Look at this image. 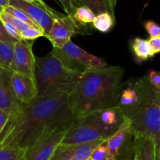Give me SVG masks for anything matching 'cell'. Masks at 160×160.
<instances>
[{
	"mask_svg": "<svg viewBox=\"0 0 160 160\" xmlns=\"http://www.w3.org/2000/svg\"><path fill=\"white\" fill-rule=\"evenodd\" d=\"M88 160H92V159H88Z\"/></svg>",
	"mask_w": 160,
	"mask_h": 160,
	"instance_id": "40",
	"label": "cell"
},
{
	"mask_svg": "<svg viewBox=\"0 0 160 160\" xmlns=\"http://www.w3.org/2000/svg\"><path fill=\"white\" fill-rule=\"evenodd\" d=\"M131 48L138 62L145 61L154 56L148 41L146 39L135 38L131 42Z\"/></svg>",
	"mask_w": 160,
	"mask_h": 160,
	"instance_id": "17",
	"label": "cell"
},
{
	"mask_svg": "<svg viewBox=\"0 0 160 160\" xmlns=\"http://www.w3.org/2000/svg\"><path fill=\"white\" fill-rule=\"evenodd\" d=\"M9 6L23 11L34 24L43 31L45 37L49 34L54 18L62 14L52 9H44L37 5L26 2L22 0H9Z\"/></svg>",
	"mask_w": 160,
	"mask_h": 160,
	"instance_id": "9",
	"label": "cell"
},
{
	"mask_svg": "<svg viewBox=\"0 0 160 160\" xmlns=\"http://www.w3.org/2000/svg\"><path fill=\"white\" fill-rule=\"evenodd\" d=\"M107 160H118L123 152L134 153V136L128 118H125L117 132L109 138Z\"/></svg>",
	"mask_w": 160,
	"mask_h": 160,
	"instance_id": "11",
	"label": "cell"
},
{
	"mask_svg": "<svg viewBox=\"0 0 160 160\" xmlns=\"http://www.w3.org/2000/svg\"><path fill=\"white\" fill-rule=\"evenodd\" d=\"M148 78L150 84L156 90L160 92V72H158L154 70H151L148 74Z\"/></svg>",
	"mask_w": 160,
	"mask_h": 160,
	"instance_id": "30",
	"label": "cell"
},
{
	"mask_svg": "<svg viewBox=\"0 0 160 160\" xmlns=\"http://www.w3.org/2000/svg\"><path fill=\"white\" fill-rule=\"evenodd\" d=\"M27 149L0 144V160H25Z\"/></svg>",
	"mask_w": 160,
	"mask_h": 160,
	"instance_id": "19",
	"label": "cell"
},
{
	"mask_svg": "<svg viewBox=\"0 0 160 160\" xmlns=\"http://www.w3.org/2000/svg\"><path fill=\"white\" fill-rule=\"evenodd\" d=\"M2 12V11H1V10H0V12Z\"/></svg>",
	"mask_w": 160,
	"mask_h": 160,
	"instance_id": "41",
	"label": "cell"
},
{
	"mask_svg": "<svg viewBox=\"0 0 160 160\" xmlns=\"http://www.w3.org/2000/svg\"><path fill=\"white\" fill-rule=\"evenodd\" d=\"M138 98L132 109L125 115L134 137L152 139L160 145V92L148 81V76L135 81Z\"/></svg>",
	"mask_w": 160,
	"mask_h": 160,
	"instance_id": "3",
	"label": "cell"
},
{
	"mask_svg": "<svg viewBox=\"0 0 160 160\" xmlns=\"http://www.w3.org/2000/svg\"><path fill=\"white\" fill-rule=\"evenodd\" d=\"M72 16L77 21L81 23V24L86 25L87 23H92L96 15L88 6H81L76 8Z\"/></svg>",
	"mask_w": 160,
	"mask_h": 160,
	"instance_id": "22",
	"label": "cell"
},
{
	"mask_svg": "<svg viewBox=\"0 0 160 160\" xmlns=\"http://www.w3.org/2000/svg\"><path fill=\"white\" fill-rule=\"evenodd\" d=\"M138 98V94L136 82L134 84L131 83L129 85L126 87L123 86V91H122L117 106L121 110L124 117L132 109L137 102Z\"/></svg>",
	"mask_w": 160,
	"mask_h": 160,
	"instance_id": "16",
	"label": "cell"
},
{
	"mask_svg": "<svg viewBox=\"0 0 160 160\" xmlns=\"http://www.w3.org/2000/svg\"><path fill=\"white\" fill-rule=\"evenodd\" d=\"M73 120L68 95L37 97L9 117L0 144L28 149L47 133L69 127Z\"/></svg>",
	"mask_w": 160,
	"mask_h": 160,
	"instance_id": "1",
	"label": "cell"
},
{
	"mask_svg": "<svg viewBox=\"0 0 160 160\" xmlns=\"http://www.w3.org/2000/svg\"><path fill=\"white\" fill-rule=\"evenodd\" d=\"M78 6H88L95 12V15L109 12L114 16V9L111 7L109 0H78Z\"/></svg>",
	"mask_w": 160,
	"mask_h": 160,
	"instance_id": "18",
	"label": "cell"
},
{
	"mask_svg": "<svg viewBox=\"0 0 160 160\" xmlns=\"http://www.w3.org/2000/svg\"><path fill=\"white\" fill-rule=\"evenodd\" d=\"M21 38L27 41H34L40 37H45V34L37 27H29L20 32Z\"/></svg>",
	"mask_w": 160,
	"mask_h": 160,
	"instance_id": "24",
	"label": "cell"
},
{
	"mask_svg": "<svg viewBox=\"0 0 160 160\" xmlns=\"http://www.w3.org/2000/svg\"><path fill=\"white\" fill-rule=\"evenodd\" d=\"M0 20H6V21L9 22L11 24L13 25L15 28H17V30H18L20 32H21L22 31H23V30L27 29L28 28L31 27L30 25H28V23L20 21V20L17 19L16 17H12V15L9 14L8 12H6V11L4 10H2L0 12Z\"/></svg>",
	"mask_w": 160,
	"mask_h": 160,
	"instance_id": "25",
	"label": "cell"
},
{
	"mask_svg": "<svg viewBox=\"0 0 160 160\" xmlns=\"http://www.w3.org/2000/svg\"><path fill=\"white\" fill-rule=\"evenodd\" d=\"M3 10L6 11V12H8V13L10 14V15H12V17H16L17 19L20 20V21L28 23V24L30 25V26L37 27L35 24H34V22L31 20V18H30V17H28V16L23 11H22L21 9H17V8L13 7V6H8L7 7L5 8Z\"/></svg>",
	"mask_w": 160,
	"mask_h": 160,
	"instance_id": "23",
	"label": "cell"
},
{
	"mask_svg": "<svg viewBox=\"0 0 160 160\" xmlns=\"http://www.w3.org/2000/svg\"><path fill=\"white\" fill-rule=\"evenodd\" d=\"M115 17L109 12H101L95 16L93 20L94 28L98 31L107 33L110 31L115 23Z\"/></svg>",
	"mask_w": 160,
	"mask_h": 160,
	"instance_id": "20",
	"label": "cell"
},
{
	"mask_svg": "<svg viewBox=\"0 0 160 160\" xmlns=\"http://www.w3.org/2000/svg\"><path fill=\"white\" fill-rule=\"evenodd\" d=\"M148 41L154 55L160 52V37L150 38Z\"/></svg>",
	"mask_w": 160,
	"mask_h": 160,
	"instance_id": "33",
	"label": "cell"
},
{
	"mask_svg": "<svg viewBox=\"0 0 160 160\" xmlns=\"http://www.w3.org/2000/svg\"><path fill=\"white\" fill-rule=\"evenodd\" d=\"M12 71L0 67V110L4 111L9 117L18 112L21 107L14 95L11 85V74Z\"/></svg>",
	"mask_w": 160,
	"mask_h": 160,
	"instance_id": "12",
	"label": "cell"
},
{
	"mask_svg": "<svg viewBox=\"0 0 160 160\" xmlns=\"http://www.w3.org/2000/svg\"><path fill=\"white\" fill-rule=\"evenodd\" d=\"M134 153L139 160H158L157 146L148 138L134 137Z\"/></svg>",
	"mask_w": 160,
	"mask_h": 160,
	"instance_id": "15",
	"label": "cell"
},
{
	"mask_svg": "<svg viewBox=\"0 0 160 160\" xmlns=\"http://www.w3.org/2000/svg\"><path fill=\"white\" fill-rule=\"evenodd\" d=\"M51 53L57 57L66 67L79 73L94 67L107 66L106 61L90 54L72 41L67 42L62 48L53 47Z\"/></svg>",
	"mask_w": 160,
	"mask_h": 160,
	"instance_id": "6",
	"label": "cell"
},
{
	"mask_svg": "<svg viewBox=\"0 0 160 160\" xmlns=\"http://www.w3.org/2000/svg\"><path fill=\"white\" fill-rule=\"evenodd\" d=\"M67 12V15H73L75 9L78 7V0H58Z\"/></svg>",
	"mask_w": 160,
	"mask_h": 160,
	"instance_id": "28",
	"label": "cell"
},
{
	"mask_svg": "<svg viewBox=\"0 0 160 160\" xmlns=\"http://www.w3.org/2000/svg\"><path fill=\"white\" fill-rule=\"evenodd\" d=\"M0 41L1 42H8V43L10 44H13V45L17 42L16 39L12 38L11 36H9L8 34V33L5 30V28L3 26V23L1 20H0Z\"/></svg>",
	"mask_w": 160,
	"mask_h": 160,
	"instance_id": "31",
	"label": "cell"
},
{
	"mask_svg": "<svg viewBox=\"0 0 160 160\" xmlns=\"http://www.w3.org/2000/svg\"><path fill=\"white\" fill-rule=\"evenodd\" d=\"M10 80L14 95L20 104H29L37 98V87L34 78L12 72Z\"/></svg>",
	"mask_w": 160,
	"mask_h": 160,
	"instance_id": "13",
	"label": "cell"
},
{
	"mask_svg": "<svg viewBox=\"0 0 160 160\" xmlns=\"http://www.w3.org/2000/svg\"><path fill=\"white\" fill-rule=\"evenodd\" d=\"M157 159L160 160V145L157 148Z\"/></svg>",
	"mask_w": 160,
	"mask_h": 160,
	"instance_id": "38",
	"label": "cell"
},
{
	"mask_svg": "<svg viewBox=\"0 0 160 160\" xmlns=\"http://www.w3.org/2000/svg\"><path fill=\"white\" fill-rule=\"evenodd\" d=\"M109 140V139H108ZM108 140L98 145V148L93 152L90 159L92 160H107L108 159Z\"/></svg>",
	"mask_w": 160,
	"mask_h": 160,
	"instance_id": "26",
	"label": "cell"
},
{
	"mask_svg": "<svg viewBox=\"0 0 160 160\" xmlns=\"http://www.w3.org/2000/svg\"><path fill=\"white\" fill-rule=\"evenodd\" d=\"M3 23V26H4L5 30L6 31V32L8 33L9 36L12 38L16 39L17 41L21 40V36H20V32L17 30V28L13 26L12 24H11L9 22L6 21V20H2Z\"/></svg>",
	"mask_w": 160,
	"mask_h": 160,
	"instance_id": "29",
	"label": "cell"
},
{
	"mask_svg": "<svg viewBox=\"0 0 160 160\" xmlns=\"http://www.w3.org/2000/svg\"><path fill=\"white\" fill-rule=\"evenodd\" d=\"M124 68L119 66H106L81 73L68 95L73 117L117 106L124 86Z\"/></svg>",
	"mask_w": 160,
	"mask_h": 160,
	"instance_id": "2",
	"label": "cell"
},
{
	"mask_svg": "<svg viewBox=\"0 0 160 160\" xmlns=\"http://www.w3.org/2000/svg\"><path fill=\"white\" fill-rule=\"evenodd\" d=\"M51 160H75V159H73V158L70 157V156H67V155L63 154V153L61 152L60 151L56 149Z\"/></svg>",
	"mask_w": 160,
	"mask_h": 160,
	"instance_id": "34",
	"label": "cell"
},
{
	"mask_svg": "<svg viewBox=\"0 0 160 160\" xmlns=\"http://www.w3.org/2000/svg\"><path fill=\"white\" fill-rule=\"evenodd\" d=\"M145 30L149 34L150 38L160 37V26L152 20H148L144 23Z\"/></svg>",
	"mask_w": 160,
	"mask_h": 160,
	"instance_id": "27",
	"label": "cell"
},
{
	"mask_svg": "<svg viewBox=\"0 0 160 160\" xmlns=\"http://www.w3.org/2000/svg\"><path fill=\"white\" fill-rule=\"evenodd\" d=\"M109 2H110L111 7L114 9V8H115L116 6V4H117V0H109Z\"/></svg>",
	"mask_w": 160,
	"mask_h": 160,
	"instance_id": "37",
	"label": "cell"
},
{
	"mask_svg": "<svg viewBox=\"0 0 160 160\" xmlns=\"http://www.w3.org/2000/svg\"><path fill=\"white\" fill-rule=\"evenodd\" d=\"M106 140L101 138L81 144H60L57 149L75 160H88L98 145Z\"/></svg>",
	"mask_w": 160,
	"mask_h": 160,
	"instance_id": "14",
	"label": "cell"
},
{
	"mask_svg": "<svg viewBox=\"0 0 160 160\" xmlns=\"http://www.w3.org/2000/svg\"><path fill=\"white\" fill-rule=\"evenodd\" d=\"M34 41L21 39L14 44L11 70L34 79L35 56L33 53Z\"/></svg>",
	"mask_w": 160,
	"mask_h": 160,
	"instance_id": "10",
	"label": "cell"
},
{
	"mask_svg": "<svg viewBox=\"0 0 160 160\" xmlns=\"http://www.w3.org/2000/svg\"><path fill=\"white\" fill-rule=\"evenodd\" d=\"M85 34V25L77 21L72 15L61 14L53 20L50 32L45 38L54 48H62L75 34Z\"/></svg>",
	"mask_w": 160,
	"mask_h": 160,
	"instance_id": "7",
	"label": "cell"
},
{
	"mask_svg": "<svg viewBox=\"0 0 160 160\" xmlns=\"http://www.w3.org/2000/svg\"><path fill=\"white\" fill-rule=\"evenodd\" d=\"M13 52V44L0 41V67L11 70Z\"/></svg>",
	"mask_w": 160,
	"mask_h": 160,
	"instance_id": "21",
	"label": "cell"
},
{
	"mask_svg": "<svg viewBox=\"0 0 160 160\" xmlns=\"http://www.w3.org/2000/svg\"><path fill=\"white\" fill-rule=\"evenodd\" d=\"M9 116L4 111L0 110V139H1L2 133L4 131L5 128H6L7 122L9 120Z\"/></svg>",
	"mask_w": 160,
	"mask_h": 160,
	"instance_id": "32",
	"label": "cell"
},
{
	"mask_svg": "<svg viewBox=\"0 0 160 160\" xmlns=\"http://www.w3.org/2000/svg\"><path fill=\"white\" fill-rule=\"evenodd\" d=\"M132 160H139V159H138V158L137 155H136V154H135V153H134V158H133V159H132Z\"/></svg>",
	"mask_w": 160,
	"mask_h": 160,
	"instance_id": "39",
	"label": "cell"
},
{
	"mask_svg": "<svg viewBox=\"0 0 160 160\" xmlns=\"http://www.w3.org/2000/svg\"><path fill=\"white\" fill-rule=\"evenodd\" d=\"M80 74L66 67L51 52L43 57L35 56L34 80L37 97L69 95L74 88Z\"/></svg>",
	"mask_w": 160,
	"mask_h": 160,
	"instance_id": "4",
	"label": "cell"
},
{
	"mask_svg": "<svg viewBox=\"0 0 160 160\" xmlns=\"http://www.w3.org/2000/svg\"><path fill=\"white\" fill-rule=\"evenodd\" d=\"M68 127L58 128L45 134L27 149L25 160H51L62 143Z\"/></svg>",
	"mask_w": 160,
	"mask_h": 160,
	"instance_id": "8",
	"label": "cell"
},
{
	"mask_svg": "<svg viewBox=\"0 0 160 160\" xmlns=\"http://www.w3.org/2000/svg\"><path fill=\"white\" fill-rule=\"evenodd\" d=\"M22 1L26 2H28V3H31V4L37 5V6H41V7L44 8V9H52L51 7H49V6H48L45 2L42 1V0H22Z\"/></svg>",
	"mask_w": 160,
	"mask_h": 160,
	"instance_id": "35",
	"label": "cell"
},
{
	"mask_svg": "<svg viewBox=\"0 0 160 160\" xmlns=\"http://www.w3.org/2000/svg\"><path fill=\"white\" fill-rule=\"evenodd\" d=\"M119 128L106 124L100 110L95 111L73 117L61 144H81L101 138L109 139Z\"/></svg>",
	"mask_w": 160,
	"mask_h": 160,
	"instance_id": "5",
	"label": "cell"
},
{
	"mask_svg": "<svg viewBox=\"0 0 160 160\" xmlns=\"http://www.w3.org/2000/svg\"><path fill=\"white\" fill-rule=\"evenodd\" d=\"M9 0H0V10L2 11L6 7L9 6Z\"/></svg>",
	"mask_w": 160,
	"mask_h": 160,
	"instance_id": "36",
	"label": "cell"
}]
</instances>
